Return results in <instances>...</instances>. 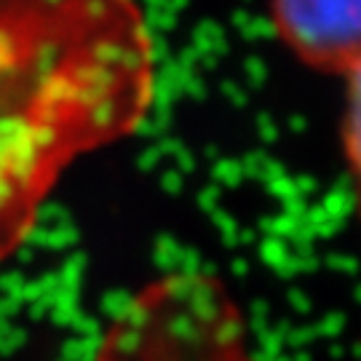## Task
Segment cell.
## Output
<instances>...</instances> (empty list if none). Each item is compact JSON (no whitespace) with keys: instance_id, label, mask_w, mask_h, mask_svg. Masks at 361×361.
I'll return each mask as SVG.
<instances>
[{"instance_id":"3","label":"cell","mask_w":361,"mask_h":361,"mask_svg":"<svg viewBox=\"0 0 361 361\" xmlns=\"http://www.w3.org/2000/svg\"><path fill=\"white\" fill-rule=\"evenodd\" d=\"M345 153L361 193V67L348 75V104H345Z\"/></svg>"},{"instance_id":"2","label":"cell","mask_w":361,"mask_h":361,"mask_svg":"<svg viewBox=\"0 0 361 361\" xmlns=\"http://www.w3.org/2000/svg\"><path fill=\"white\" fill-rule=\"evenodd\" d=\"M273 22L297 59L348 78L361 67V0H271Z\"/></svg>"},{"instance_id":"1","label":"cell","mask_w":361,"mask_h":361,"mask_svg":"<svg viewBox=\"0 0 361 361\" xmlns=\"http://www.w3.org/2000/svg\"><path fill=\"white\" fill-rule=\"evenodd\" d=\"M153 99L137 0H0V259L67 166L134 134Z\"/></svg>"}]
</instances>
